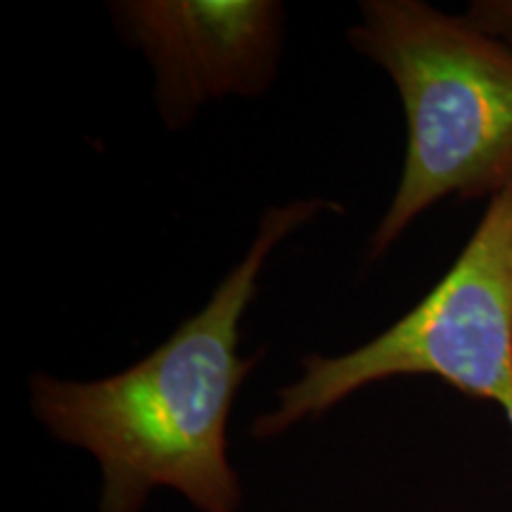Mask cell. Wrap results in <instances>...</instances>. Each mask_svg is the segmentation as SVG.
Here are the masks:
<instances>
[{
  "mask_svg": "<svg viewBox=\"0 0 512 512\" xmlns=\"http://www.w3.org/2000/svg\"><path fill=\"white\" fill-rule=\"evenodd\" d=\"M432 375L494 403L512 432V183L491 197L463 252L411 311L347 354H309L302 377L254 420L273 439L320 418L368 384Z\"/></svg>",
  "mask_w": 512,
  "mask_h": 512,
  "instance_id": "cell-3",
  "label": "cell"
},
{
  "mask_svg": "<svg viewBox=\"0 0 512 512\" xmlns=\"http://www.w3.org/2000/svg\"><path fill=\"white\" fill-rule=\"evenodd\" d=\"M323 211L342 207L323 197L268 207L252 245L209 302L131 368L86 382L29 377L34 418L98 463L100 512H140L157 489L176 491L197 512L240 510L228 418L242 382L264 356L240 354V323L271 254Z\"/></svg>",
  "mask_w": 512,
  "mask_h": 512,
  "instance_id": "cell-1",
  "label": "cell"
},
{
  "mask_svg": "<svg viewBox=\"0 0 512 512\" xmlns=\"http://www.w3.org/2000/svg\"><path fill=\"white\" fill-rule=\"evenodd\" d=\"M465 15L486 34L512 46V0H472Z\"/></svg>",
  "mask_w": 512,
  "mask_h": 512,
  "instance_id": "cell-5",
  "label": "cell"
},
{
  "mask_svg": "<svg viewBox=\"0 0 512 512\" xmlns=\"http://www.w3.org/2000/svg\"><path fill=\"white\" fill-rule=\"evenodd\" d=\"M347 38L389 74L406 117L399 185L368 240L375 261L441 200H491L512 183V46L425 0H363Z\"/></svg>",
  "mask_w": 512,
  "mask_h": 512,
  "instance_id": "cell-2",
  "label": "cell"
},
{
  "mask_svg": "<svg viewBox=\"0 0 512 512\" xmlns=\"http://www.w3.org/2000/svg\"><path fill=\"white\" fill-rule=\"evenodd\" d=\"M119 36L155 72L164 126L185 128L216 100L256 98L278 76L285 10L275 0H117Z\"/></svg>",
  "mask_w": 512,
  "mask_h": 512,
  "instance_id": "cell-4",
  "label": "cell"
}]
</instances>
